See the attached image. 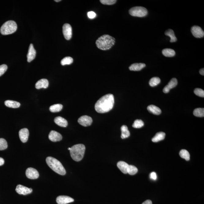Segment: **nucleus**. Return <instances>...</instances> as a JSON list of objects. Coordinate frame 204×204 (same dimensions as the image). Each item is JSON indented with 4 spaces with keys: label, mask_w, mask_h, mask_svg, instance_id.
Segmentation results:
<instances>
[{
    "label": "nucleus",
    "mask_w": 204,
    "mask_h": 204,
    "mask_svg": "<svg viewBox=\"0 0 204 204\" xmlns=\"http://www.w3.org/2000/svg\"><path fill=\"white\" fill-rule=\"evenodd\" d=\"M114 102V98L113 95H106L100 98L96 102L95 110L98 113H106L113 108Z\"/></svg>",
    "instance_id": "nucleus-1"
},
{
    "label": "nucleus",
    "mask_w": 204,
    "mask_h": 204,
    "mask_svg": "<svg viewBox=\"0 0 204 204\" xmlns=\"http://www.w3.org/2000/svg\"><path fill=\"white\" fill-rule=\"evenodd\" d=\"M115 43L114 38L108 35H104L98 38L96 44L98 49L103 50H108L114 46Z\"/></svg>",
    "instance_id": "nucleus-2"
},
{
    "label": "nucleus",
    "mask_w": 204,
    "mask_h": 204,
    "mask_svg": "<svg viewBox=\"0 0 204 204\" xmlns=\"http://www.w3.org/2000/svg\"><path fill=\"white\" fill-rule=\"evenodd\" d=\"M46 163L51 169L60 175L64 176L66 174V171L59 160L52 157H49L46 158Z\"/></svg>",
    "instance_id": "nucleus-3"
},
{
    "label": "nucleus",
    "mask_w": 204,
    "mask_h": 204,
    "mask_svg": "<svg viewBox=\"0 0 204 204\" xmlns=\"http://www.w3.org/2000/svg\"><path fill=\"white\" fill-rule=\"evenodd\" d=\"M86 147L83 144H77L71 147L70 154L72 159L75 161L82 160L84 156Z\"/></svg>",
    "instance_id": "nucleus-4"
},
{
    "label": "nucleus",
    "mask_w": 204,
    "mask_h": 204,
    "mask_svg": "<svg viewBox=\"0 0 204 204\" xmlns=\"http://www.w3.org/2000/svg\"><path fill=\"white\" fill-rule=\"evenodd\" d=\"M17 25L15 21L9 20L3 24L1 28V33L2 35L11 34L17 31Z\"/></svg>",
    "instance_id": "nucleus-5"
},
{
    "label": "nucleus",
    "mask_w": 204,
    "mask_h": 204,
    "mask_svg": "<svg viewBox=\"0 0 204 204\" xmlns=\"http://www.w3.org/2000/svg\"><path fill=\"white\" fill-rule=\"evenodd\" d=\"M130 15L133 17H143L148 14L147 9L142 6H135L131 8L129 10Z\"/></svg>",
    "instance_id": "nucleus-6"
},
{
    "label": "nucleus",
    "mask_w": 204,
    "mask_h": 204,
    "mask_svg": "<svg viewBox=\"0 0 204 204\" xmlns=\"http://www.w3.org/2000/svg\"><path fill=\"white\" fill-rule=\"evenodd\" d=\"M62 32L64 38L66 39L69 40L72 36V28L69 24H65L62 27Z\"/></svg>",
    "instance_id": "nucleus-7"
},
{
    "label": "nucleus",
    "mask_w": 204,
    "mask_h": 204,
    "mask_svg": "<svg viewBox=\"0 0 204 204\" xmlns=\"http://www.w3.org/2000/svg\"><path fill=\"white\" fill-rule=\"evenodd\" d=\"M78 123L83 126L87 127L91 125L92 123V119L87 115L83 116L78 120Z\"/></svg>",
    "instance_id": "nucleus-8"
},
{
    "label": "nucleus",
    "mask_w": 204,
    "mask_h": 204,
    "mask_svg": "<svg viewBox=\"0 0 204 204\" xmlns=\"http://www.w3.org/2000/svg\"><path fill=\"white\" fill-rule=\"evenodd\" d=\"M16 191L17 193L20 195H26L31 193L33 191V190L32 188H29L20 184H19L16 187Z\"/></svg>",
    "instance_id": "nucleus-9"
},
{
    "label": "nucleus",
    "mask_w": 204,
    "mask_h": 204,
    "mask_svg": "<svg viewBox=\"0 0 204 204\" xmlns=\"http://www.w3.org/2000/svg\"><path fill=\"white\" fill-rule=\"evenodd\" d=\"M27 177L30 179H37L39 176V173L35 169L29 168L27 169L26 171Z\"/></svg>",
    "instance_id": "nucleus-10"
},
{
    "label": "nucleus",
    "mask_w": 204,
    "mask_h": 204,
    "mask_svg": "<svg viewBox=\"0 0 204 204\" xmlns=\"http://www.w3.org/2000/svg\"><path fill=\"white\" fill-rule=\"evenodd\" d=\"M193 35L196 38H202L204 36V32L202 29L198 26H194L191 28Z\"/></svg>",
    "instance_id": "nucleus-11"
},
{
    "label": "nucleus",
    "mask_w": 204,
    "mask_h": 204,
    "mask_svg": "<svg viewBox=\"0 0 204 204\" xmlns=\"http://www.w3.org/2000/svg\"><path fill=\"white\" fill-rule=\"evenodd\" d=\"M56 201L58 204H67L73 202L74 200L67 196L61 195L57 197Z\"/></svg>",
    "instance_id": "nucleus-12"
},
{
    "label": "nucleus",
    "mask_w": 204,
    "mask_h": 204,
    "mask_svg": "<svg viewBox=\"0 0 204 204\" xmlns=\"http://www.w3.org/2000/svg\"><path fill=\"white\" fill-rule=\"evenodd\" d=\"M29 132L27 128H22L19 131V138L22 143H25L27 142L28 139Z\"/></svg>",
    "instance_id": "nucleus-13"
},
{
    "label": "nucleus",
    "mask_w": 204,
    "mask_h": 204,
    "mask_svg": "<svg viewBox=\"0 0 204 204\" xmlns=\"http://www.w3.org/2000/svg\"><path fill=\"white\" fill-rule=\"evenodd\" d=\"M50 140L53 142H57L62 140V136L59 133L55 131H52L50 133L49 135Z\"/></svg>",
    "instance_id": "nucleus-14"
},
{
    "label": "nucleus",
    "mask_w": 204,
    "mask_h": 204,
    "mask_svg": "<svg viewBox=\"0 0 204 204\" xmlns=\"http://www.w3.org/2000/svg\"><path fill=\"white\" fill-rule=\"evenodd\" d=\"M178 81L176 78H173L172 79L171 81L168 83V84L163 89L164 93L166 94L168 93L172 89L176 87L177 85Z\"/></svg>",
    "instance_id": "nucleus-15"
},
{
    "label": "nucleus",
    "mask_w": 204,
    "mask_h": 204,
    "mask_svg": "<svg viewBox=\"0 0 204 204\" xmlns=\"http://www.w3.org/2000/svg\"><path fill=\"white\" fill-rule=\"evenodd\" d=\"M36 51L34 48L33 44H30L29 48L28 54L27 55V61L31 62L36 57Z\"/></svg>",
    "instance_id": "nucleus-16"
},
{
    "label": "nucleus",
    "mask_w": 204,
    "mask_h": 204,
    "mask_svg": "<svg viewBox=\"0 0 204 204\" xmlns=\"http://www.w3.org/2000/svg\"><path fill=\"white\" fill-rule=\"evenodd\" d=\"M49 83L48 80L46 79H42L38 81L35 85L36 89H39L41 88L46 89L49 86Z\"/></svg>",
    "instance_id": "nucleus-17"
},
{
    "label": "nucleus",
    "mask_w": 204,
    "mask_h": 204,
    "mask_svg": "<svg viewBox=\"0 0 204 204\" xmlns=\"http://www.w3.org/2000/svg\"><path fill=\"white\" fill-rule=\"evenodd\" d=\"M54 121L56 124L62 127H66L68 125V122L66 120L62 117H56Z\"/></svg>",
    "instance_id": "nucleus-18"
},
{
    "label": "nucleus",
    "mask_w": 204,
    "mask_h": 204,
    "mask_svg": "<svg viewBox=\"0 0 204 204\" xmlns=\"http://www.w3.org/2000/svg\"><path fill=\"white\" fill-rule=\"evenodd\" d=\"M117 167L119 169L120 171L124 174L128 173V170L129 165L124 161H119L117 164Z\"/></svg>",
    "instance_id": "nucleus-19"
},
{
    "label": "nucleus",
    "mask_w": 204,
    "mask_h": 204,
    "mask_svg": "<svg viewBox=\"0 0 204 204\" xmlns=\"http://www.w3.org/2000/svg\"><path fill=\"white\" fill-rule=\"evenodd\" d=\"M147 110L154 115H159L161 113V111L158 107L154 105H150L147 107Z\"/></svg>",
    "instance_id": "nucleus-20"
},
{
    "label": "nucleus",
    "mask_w": 204,
    "mask_h": 204,
    "mask_svg": "<svg viewBox=\"0 0 204 204\" xmlns=\"http://www.w3.org/2000/svg\"><path fill=\"white\" fill-rule=\"evenodd\" d=\"M146 66V64L144 63H135L132 64L129 67V69L131 71H139L142 70Z\"/></svg>",
    "instance_id": "nucleus-21"
},
{
    "label": "nucleus",
    "mask_w": 204,
    "mask_h": 204,
    "mask_svg": "<svg viewBox=\"0 0 204 204\" xmlns=\"http://www.w3.org/2000/svg\"><path fill=\"white\" fill-rule=\"evenodd\" d=\"M5 104L9 107L12 108H17L20 106V103L12 100H7L5 102Z\"/></svg>",
    "instance_id": "nucleus-22"
},
{
    "label": "nucleus",
    "mask_w": 204,
    "mask_h": 204,
    "mask_svg": "<svg viewBox=\"0 0 204 204\" xmlns=\"http://www.w3.org/2000/svg\"><path fill=\"white\" fill-rule=\"evenodd\" d=\"M165 136H166L165 133L162 132L157 133L152 139V141L153 142L156 143L163 140L165 139Z\"/></svg>",
    "instance_id": "nucleus-23"
},
{
    "label": "nucleus",
    "mask_w": 204,
    "mask_h": 204,
    "mask_svg": "<svg viewBox=\"0 0 204 204\" xmlns=\"http://www.w3.org/2000/svg\"><path fill=\"white\" fill-rule=\"evenodd\" d=\"M121 138L122 139L127 138L130 135V133L128 129V127L126 125H123L121 127Z\"/></svg>",
    "instance_id": "nucleus-24"
},
{
    "label": "nucleus",
    "mask_w": 204,
    "mask_h": 204,
    "mask_svg": "<svg viewBox=\"0 0 204 204\" xmlns=\"http://www.w3.org/2000/svg\"><path fill=\"white\" fill-rule=\"evenodd\" d=\"M165 35L166 36L170 37L171 38L170 40V42L174 43L176 42L177 41V39H176V36H175L174 32L172 30L168 29L165 32Z\"/></svg>",
    "instance_id": "nucleus-25"
},
{
    "label": "nucleus",
    "mask_w": 204,
    "mask_h": 204,
    "mask_svg": "<svg viewBox=\"0 0 204 204\" xmlns=\"http://www.w3.org/2000/svg\"><path fill=\"white\" fill-rule=\"evenodd\" d=\"M162 54L165 57H174L176 54V52L173 50L170 49H163L162 51Z\"/></svg>",
    "instance_id": "nucleus-26"
},
{
    "label": "nucleus",
    "mask_w": 204,
    "mask_h": 204,
    "mask_svg": "<svg viewBox=\"0 0 204 204\" xmlns=\"http://www.w3.org/2000/svg\"><path fill=\"white\" fill-rule=\"evenodd\" d=\"M63 106L61 104H56L51 106L50 110L52 112H57L61 110Z\"/></svg>",
    "instance_id": "nucleus-27"
},
{
    "label": "nucleus",
    "mask_w": 204,
    "mask_h": 204,
    "mask_svg": "<svg viewBox=\"0 0 204 204\" xmlns=\"http://www.w3.org/2000/svg\"><path fill=\"white\" fill-rule=\"evenodd\" d=\"M180 156L183 158L186 161L190 160V154L187 150L185 149H182L180 152Z\"/></svg>",
    "instance_id": "nucleus-28"
},
{
    "label": "nucleus",
    "mask_w": 204,
    "mask_h": 204,
    "mask_svg": "<svg viewBox=\"0 0 204 204\" xmlns=\"http://www.w3.org/2000/svg\"><path fill=\"white\" fill-rule=\"evenodd\" d=\"M161 82V80L159 78L157 77H153L149 81V84L151 87H155L157 86Z\"/></svg>",
    "instance_id": "nucleus-29"
},
{
    "label": "nucleus",
    "mask_w": 204,
    "mask_h": 204,
    "mask_svg": "<svg viewBox=\"0 0 204 204\" xmlns=\"http://www.w3.org/2000/svg\"><path fill=\"white\" fill-rule=\"evenodd\" d=\"M193 114L195 117H204V109L202 108L196 109L194 111Z\"/></svg>",
    "instance_id": "nucleus-30"
},
{
    "label": "nucleus",
    "mask_w": 204,
    "mask_h": 204,
    "mask_svg": "<svg viewBox=\"0 0 204 204\" xmlns=\"http://www.w3.org/2000/svg\"><path fill=\"white\" fill-rule=\"evenodd\" d=\"M73 59L71 57H65L61 61V64L62 65H70V64L73 63Z\"/></svg>",
    "instance_id": "nucleus-31"
},
{
    "label": "nucleus",
    "mask_w": 204,
    "mask_h": 204,
    "mask_svg": "<svg viewBox=\"0 0 204 204\" xmlns=\"http://www.w3.org/2000/svg\"><path fill=\"white\" fill-rule=\"evenodd\" d=\"M138 169L133 165H129L128 166V173L130 175H134L138 172Z\"/></svg>",
    "instance_id": "nucleus-32"
},
{
    "label": "nucleus",
    "mask_w": 204,
    "mask_h": 204,
    "mask_svg": "<svg viewBox=\"0 0 204 204\" xmlns=\"http://www.w3.org/2000/svg\"><path fill=\"white\" fill-rule=\"evenodd\" d=\"M144 125V122L141 120H135L134 124L132 125V127L135 128H140L143 126Z\"/></svg>",
    "instance_id": "nucleus-33"
},
{
    "label": "nucleus",
    "mask_w": 204,
    "mask_h": 204,
    "mask_svg": "<svg viewBox=\"0 0 204 204\" xmlns=\"http://www.w3.org/2000/svg\"><path fill=\"white\" fill-rule=\"evenodd\" d=\"M8 147L7 142L5 139H0V150H5Z\"/></svg>",
    "instance_id": "nucleus-34"
},
{
    "label": "nucleus",
    "mask_w": 204,
    "mask_h": 204,
    "mask_svg": "<svg viewBox=\"0 0 204 204\" xmlns=\"http://www.w3.org/2000/svg\"><path fill=\"white\" fill-rule=\"evenodd\" d=\"M194 92L197 96L201 97H204V91L203 90L199 88H196L194 90Z\"/></svg>",
    "instance_id": "nucleus-35"
},
{
    "label": "nucleus",
    "mask_w": 204,
    "mask_h": 204,
    "mask_svg": "<svg viewBox=\"0 0 204 204\" xmlns=\"http://www.w3.org/2000/svg\"><path fill=\"white\" fill-rule=\"evenodd\" d=\"M100 1L103 4L112 5L115 4L116 2L117 1L116 0H101Z\"/></svg>",
    "instance_id": "nucleus-36"
},
{
    "label": "nucleus",
    "mask_w": 204,
    "mask_h": 204,
    "mask_svg": "<svg viewBox=\"0 0 204 204\" xmlns=\"http://www.w3.org/2000/svg\"><path fill=\"white\" fill-rule=\"evenodd\" d=\"M7 69V66L6 64H3V65H0V76L5 73Z\"/></svg>",
    "instance_id": "nucleus-37"
},
{
    "label": "nucleus",
    "mask_w": 204,
    "mask_h": 204,
    "mask_svg": "<svg viewBox=\"0 0 204 204\" xmlns=\"http://www.w3.org/2000/svg\"><path fill=\"white\" fill-rule=\"evenodd\" d=\"M87 15L89 18L93 19L96 17V14L93 12H90L88 13Z\"/></svg>",
    "instance_id": "nucleus-38"
},
{
    "label": "nucleus",
    "mask_w": 204,
    "mask_h": 204,
    "mask_svg": "<svg viewBox=\"0 0 204 204\" xmlns=\"http://www.w3.org/2000/svg\"><path fill=\"white\" fill-rule=\"evenodd\" d=\"M150 176V179L154 180H155L157 179V174L155 172H152L151 173Z\"/></svg>",
    "instance_id": "nucleus-39"
},
{
    "label": "nucleus",
    "mask_w": 204,
    "mask_h": 204,
    "mask_svg": "<svg viewBox=\"0 0 204 204\" xmlns=\"http://www.w3.org/2000/svg\"><path fill=\"white\" fill-rule=\"evenodd\" d=\"M4 159L0 157V166H2L4 164Z\"/></svg>",
    "instance_id": "nucleus-40"
},
{
    "label": "nucleus",
    "mask_w": 204,
    "mask_h": 204,
    "mask_svg": "<svg viewBox=\"0 0 204 204\" xmlns=\"http://www.w3.org/2000/svg\"><path fill=\"white\" fill-rule=\"evenodd\" d=\"M142 204H152V203L151 201L148 200L144 202Z\"/></svg>",
    "instance_id": "nucleus-41"
},
{
    "label": "nucleus",
    "mask_w": 204,
    "mask_h": 204,
    "mask_svg": "<svg viewBox=\"0 0 204 204\" xmlns=\"http://www.w3.org/2000/svg\"><path fill=\"white\" fill-rule=\"evenodd\" d=\"M199 73L201 75H203L204 76V68L202 69H200V71H199Z\"/></svg>",
    "instance_id": "nucleus-42"
},
{
    "label": "nucleus",
    "mask_w": 204,
    "mask_h": 204,
    "mask_svg": "<svg viewBox=\"0 0 204 204\" xmlns=\"http://www.w3.org/2000/svg\"><path fill=\"white\" fill-rule=\"evenodd\" d=\"M54 1L56 2H59L61 1V0H57H57H55V1Z\"/></svg>",
    "instance_id": "nucleus-43"
},
{
    "label": "nucleus",
    "mask_w": 204,
    "mask_h": 204,
    "mask_svg": "<svg viewBox=\"0 0 204 204\" xmlns=\"http://www.w3.org/2000/svg\"><path fill=\"white\" fill-rule=\"evenodd\" d=\"M70 149H71V147H69V148H68V149L69 150H70Z\"/></svg>",
    "instance_id": "nucleus-44"
}]
</instances>
